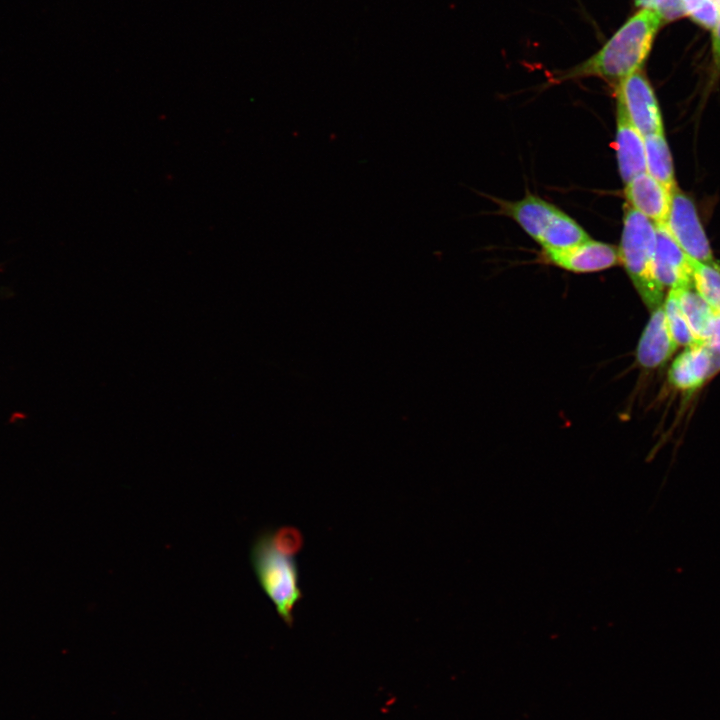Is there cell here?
<instances>
[{
  "label": "cell",
  "instance_id": "1",
  "mask_svg": "<svg viewBox=\"0 0 720 720\" xmlns=\"http://www.w3.org/2000/svg\"><path fill=\"white\" fill-rule=\"evenodd\" d=\"M662 18L652 8L630 17L606 44L583 63L564 72L559 80L599 77L613 85L640 69Z\"/></svg>",
  "mask_w": 720,
  "mask_h": 720
},
{
  "label": "cell",
  "instance_id": "2",
  "mask_svg": "<svg viewBox=\"0 0 720 720\" xmlns=\"http://www.w3.org/2000/svg\"><path fill=\"white\" fill-rule=\"evenodd\" d=\"M655 247V224L626 204L618 248L619 262L650 312L661 306L665 299V289L654 273Z\"/></svg>",
  "mask_w": 720,
  "mask_h": 720
},
{
  "label": "cell",
  "instance_id": "3",
  "mask_svg": "<svg viewBox=\"0 0 720 720\" xmlns=\"http://www.w3.org/2000/svg\"><path fill=\"white\" fill-rule=\"evenodd\" d=\"M250 562L278 615L287 625H292L294 609L302 598L295 556L278 550L267 530L255 538L250 549Z\"/></svg>",
  "mask_w": 720,
  "mask_h": 720
},
{
  "label": "cell",
  "instance_id": "4",
  "mask_svg": "<svg viewBox=\"0 0 720 720\" xmlns=\"http://www.w3.org/2000/svg\"><path fill=\"white\" fill-rule=\"evenodd\" d=\"M665 226L675 242L692 260L710 264L717 262L694 202L678 187L671 194Z\"/></svg>",
  "mask_w": 720,
  "mask_h": 720
},
{
  "label": "cell",
  "instance_id": "5",
  "mask_svg": "<svg viewBox=\"0 0 720 720\" xmlns=\"http://www.w3.org/2000/svg\"><path fill=\"white\" fill-rule=\"evenodd\" d=\"M620 102L633 126L643 135L663 133V121L654 90L642 71L637 70L615 85Z\"/></svg>",
  "mask_w": 720,
  "mask_h": 720
},
{
  "label": "cell",
  "instance_id": "6",
  "mask_svg": "<svg viewBox=\"0 0 720 720\" xmlns=\"http://www.w3.org/2000/svg\"><path fill=\"white\" fill-rule=\"evenodd\" d=\"M654 273L664 289L692 286L693 260L675 242L665 224L656 226Z\"/></svg>",
  "mask_w": 720,
  "mask_h": 720
},
{
  "label": "cell",
  "instance_id": "7",
  "mask_svg": "<svg viewBox=\"0 0 720 720\" xmlns=\"http://www.w3.org/2000/svg\"><path fill=\"white\" fill-rule=\"evenodd\" d=\"M554 265L576 273H590L611 268L619 263L618 248L589 239L563 251H544Z\"/></svg>",
  "mask_w": 720,
  "mask_h": 720
},
{
  "label": "cell",
  "instance_id": "8",
  "mask_svg": "<svg viewBox=\"0 0 720 720\" xmlns=\"http://www.w3.org/2000/svg\"><path fill=\"white\" fill-rule=\"evenodd\" d=\"M716 372L712 354L704 342L686 347L668 371L670 384L683 393L698 390Z\"/></svg>",
  "mask_w": 720,
  "mask_h": 720
},
{
  "label": "cell",
  "instance_id": "9",
  "mask_svg": "<svg viewBox=\"0 0 720 720\" xmlns=\"http://www.w3.org/2000/svg\"><path fill=\"white\" fill-rule=\"evenodd\" d=\"M671 192L647 172L635 176L625 184L624 195L627 205L644 215L655 226L667 221Z\"/></svg>",
  "mask_w": 720,
  "mask_h": 720
},
{
  "label": "cell",
  "instance_id": "10",
  "mask_svg": "<svg viewBox=\"0 0 720 720\" xmlns=\"http://www.w3.org/2000/svg\"><path fill=\"white\" fill-rule=\"evenodd\" d=\"M678 348L670 334L662 304L651 311L636 349L637 362L642 368L657 369L663 366Z\"/></svg>",
  "mask_w": 720,
  "mask_h": 720
},
{
  "label": "cell",
  "instance_id": "11",
  "mask_svg": "<svg viewBox=\"0 0 720 720\" xmlns=\"http://www.w3.org/2000/svg\"><path fill=\"white\" fill-rule=\"evenodd\" d=\"M615 150L618 169L624 184L646 172L644 136L630 122L622 104L617 101Z\"/></svg>",
  "mask_w": 720,
  "mask_h": 720
},
{
  "label": "cell",
  "instance_id": "12",
  "mask_svg": "<svg viewBox=\"0 0 720 720\" xmlns=\"http://www.w3.org/2000/svg\"><path fill=\"white\" fill-rule=\"evenodd\" d=\"M504 213L511 217L531 238L539 243L544 231L559 209L546 200L527 194L521 200L502 204Z\"/></svg>",
  "mask_w": 720,
  "mask_h": 720
},
{
  "label": "cell",
  "instance_id": "13",
  "mask_svg": "<svg viewBox=\"0 0 720 720\" xmlns=\"http://www.w3.org/2000/svg\"><path fill=\"white\" fill-rule=\"evenodd\" d=\"M646 172L671 193L677 188L671 152L664 132L644 136Z\"/></svg>",
  "mask_w": 720,
  "mask_h": 720
},
{
  "label": "cell",
  "instance_id": "14",
  "mask_svg": "<svg viewBox=\"0 0 720 720\" xmlns=\"http://www.w3.org/2000/svg\"><path fill=\"white\" fill-rule=\"evenodd\" d=\"M589 239V235L574 219L559 210L544 231L539 244L544 251H563Z\"/></svg>",
  "mask_w": 720,
  "mask_h": 720
},
{
  "label": "cell",
  "instance_id": "15",
  "mask_svg": "<svg viewBox=\"0 0 720 720\" xmlns=\"http://www.w3.org/2000/svg\"><path fill=\"white\" fill-rule=\"evenodd\" d=\"M672 289L694 335L699 341L704 342L717 313L699 296L693 286Z\"/></svg>",
  "mask_w": 720,
  "mask_h": 720
},
{
  "label": "cell",
  "instance_id": "16",
  "mask_svg": "<svg viewBox=\"0 0 720 720\" xmlns=\"http://www.w3.org/2000/svg\"><path fill=\"white\" fill-rule=\"evenodd\" d=\"M692 286L712 310L720 315V264L693 260Z\"/></svg>",
  "mask_w": 720,
  "mask_h": 720
},
{
  "label": "cell",
  "instance_id": "17",
  "mask_svg": "<svg viewBox=\"0 0 720 720\" xmlns=\"http://www.w3.org/2000/svg\"><path fill=\"white\" fill-rule=\"evenodd\" d=\"M663 308L670 334L678 347L686 348L701 343L686 320L673 289L668 290Z\"/></svg>",
  "mask_w": 720,
  "mask_h": 720
},
{
  "label": "cell",
  "instance_id": "18",
  "mask_svg": "<svg viewBox=\"0 0 720 720\" xmlns=\"http://www.w3.org/2000/svg\"><path fill=\"white\" fill-rule=\"evenodd\" d=\"M685 15L706 29H714L720 18L717 0H682Z\"/></svg>",
  "mask_w": 720,
  "mask_h": 720
},
{
  "label": "cell",
  "instance_id": "19",
  "mask_svg": "<svg viewBox=\"0 0 720 720\" xmlns=\"http://www.w3.org/2000/svg\"><path fill=\"white\" fill-rule=\"evenodd\" d=\"M270 536L272 543L278 550L294 556L300 551L304 543L300 531L290 526L270 531Z\"/></svg>",
  "mask_w": 720,
  "mask_h": 720
},
{
  "label": "cell",
  "instance_id": "20",
  "mask_svg": "<svg viewBox=\"0 0 720 720\" xmlns=\"http://www.w3.org/2000/svg\"><path fill=\"white\" fill-rule=\"evenodd\" d=\"M646 8L656 10L662 20L671 21L685 15L682 0H651Z\"/></svg>",
  "mask_w": 720,
  "mask_h": 720
},
{
  "label": "cell",
  "instance_id": "21",
  "mask_svg": "<svg viewBox=\"0 0 720 720\" xmlns=\"http://www.w3.org/2000/svg\"><path fill=\"white\" fill-rule=\"evenodd\" d=\"M710 350L716 372L720 370V315L716 314L708 337L704 341Z\"/></svg>",
  "mask_w": 720,
  "mask_h": 720
},
{
  "label": "cell",
  "instance_id": "22",
  "mask_svg": "<svg viewBox=\"0 0 720 720\" xmlns=\"http://www.w3.org/2000/svg\"><path fill=\"white\" fill-rule=\"evenodd\" d=\"M712 54L715 67L720 70V18L712 33Z\"/></svg>",
  "mask_w": 720,
  "mask_h": 720
},
{
  "label": "cell",
  "instance_id": "23",
  "mask_svg": "<svg viewBox=\"0 0 720 720\" xmlns=\"http://www.w3.org/2000/svg\"><path fill=\"white\" fill-rule=\"evenodd\" d=\"M651 0H636V5L646 8Z\"/></svg>",
  "mask_w": 720,
  "mask_h": 720
}]
</instances>
